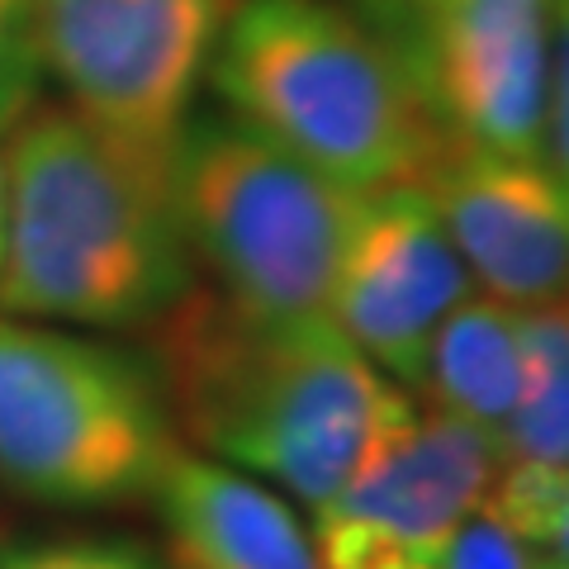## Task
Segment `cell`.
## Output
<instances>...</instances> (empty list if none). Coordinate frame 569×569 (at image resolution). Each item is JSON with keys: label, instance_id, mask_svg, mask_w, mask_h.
<instances>
[{"label": "cell", "instance_id": "obj_1", "mask_svg": "<svg viewBox=\"0 0 569 569\" xmlns=\"http://www.w3.org/2000/svg\"><path fill=\"white\" fill-rule=\"evenodd\" d=\"M157 366L171 418L209 456L276 479L309 508L413 418L403 385H389L328 313L266 318L213 284H190L157 318Z\"/></svg>", "mask_w": 569, "mask_h": 569}, {"label": "cell", "instance_id": "obj_2", "mask_svg": "<svg viewBox=\"0 0 569 569\" xmlns=\"http://www.w3.org/2000/svg\"><path fill=\"white\" fill-rule=\"evenodd\" d=\"M10 133L0 305L77 328L157 323L194 284L171 171L77 110H29Z\"/></svg>", "mask_w": 569, "mask_h": 569}, {"label": "cell", "instance_id": "obj_3", "mask_svg": "<svg viewBox=\"0 0 569 569\" xmlns=\"http://www.w3.org/2000/svg\"><path fill=\"white\" fill-rule=\"evenodd\" d=\"M209 81L238 123L356 194L418 186L447 152L399 52L332 0H242Z\"/></svg>", "mask_w": 569, "mask_h": 569}, {"label": "cell", "instance_id": "obj_4", "mask_svg": "<svg viewBox=\"0 0 569 569\" xmlns=\"http://www.w3.org/2000/svg\"><path fill=\"white\" fill-rule=\"evenodd\" d=\"M171 200L213 290L266 318L328 313L361 200L280 152L233 114L186 119L171 152Z\"/></svg>", "mask_w": 569, "mask_h": 569}, {"label": "cell", "instance_id": "obj_5", "mask_svg": "<svg viewBox=\"0 0 569 569\" xmlns=\"http://www.w3.org/2000/svg\"><path fill=\"white\" fill-rule=\"evenodd\" d=\"M181 451L157 376L91 337L0 323V479L52 508L157 489Z\"/></svg>", "mask_w": 569, "mask_h": 569}, {"label": "cell", "instance_id": "obj_6", "mask_svg": "<svg viewBox=\"0 0 569 569\" xmlns=\"http://www.w3.org/2000/svg\"><path fill=\"white\" fill-rule=\"evenodd\" d=\"M33 20L67 110L114 148L171 171L228 20L223 0H33Z\"/></svg>", "mask_w": 569, "mask_h": 569}, {"label": "cell", "instance_id": "obj_7", "mask_svg": "<svg viewBox=\"0 0 569 569\" xmlns=\"http://www.w3.org/2000/svg\"><path fill=\"white\" fill-rule=\"evenodd\" d=\"M550 6L413 0L399 62L447 148L541 162Z\"/></svg>", "mask_w": 569, "mask_h": 569}, {"label": "cell", "instance_id": "obj_8", "mask_svg": "<svg viewBox=\"0 0 569 569\" xmlns=\"http://www.w3.org/2000/svg\"><path fill=\"white\" fill-rule=\"evenodd\" d=\"M503 451L498 437L447 408L389 432L328 503L313 508L318 569H403L485 508Z\"/></svg>", "mask_w": 569, "mask_h": 569}, {"label": "cell", "instance_id": "obj_9", "mask_svg": "<svg viewBox=\"0 0 569 569\" xmlns=\"http://www.w3.org/2000/svg\"><path fill=\"white\" fill-rule=\"evenodd\" d=\"M466 295L470 266L432 200L418 186L366 194L328 299L347 342L389 380L418 385L427 342Z\"/></svg>", "mask_w": 569, "mask_h": 569}, {"label": "cell", "instance_id": "obj_10", "mask_svg": "<svg viewBox=\"0 0 569 569\" xmlns=\"http://www.w3.org/2000/svg\"><path fill=\"white\" fill-rule=\"evenodd\" d=\"M418 190L485 295L512 309L569 299V186L546 162L447 148Z\"/></svg>", "mask_w": 569, "mask_h": 569}, {"label": "cell", "instance_id": "obj_11", "mask_svg": "<svg viewBox=\"0 0 569 569\" xmlns=\"http://www.w3.org/2000/svg\"><path fill=\"white\" fill-rule=\"evenodd\" d=\"M171 569H318L313 531L280 493L186 447L157 479Z\"/></svg>", "mask_w": 569, "mask_h": 569}, {"label": "cell", "instance_id": "obj_12", "mask_svg": "<svg viewBox=\"0 0 569 569\" xmlns=\"http://www.w3.org/2000/svg\"><path fill=\"white\" fill-rule=\"evenodd\" d=\"M527 385V337L522 309L493 295H466L441 318L427 342L418 389L432 395V408L466 418L498 437L512 418Z\"/></svg>", "mask_w": 569, "mask_h": 569}, {"label": "cell", "instance_id": "obj_13", "mask_svg": "<svg viewBox=\"0 0 569 569\" xmlns=\"http://www.w3.org/2000/svg\"><path fill=\"white\" fill-rule=\"evenodd\" d=\"M527 385L512 418L498 427L503 460L569 466V299L522 309Z\"/></svg>", "mask_w": 569, "mask_h": 569}, {"label": "cell", "instance_id": "obj_14", "mask_svg": "<svg viewBox=\"0 0 569 569\" xmlns=\"http://www.w3.org/2000/svg\"><path fill=\"white\" fill-rule=\"evenodd\" d=\"M485 508L527 546H560L569 522V466L503 460Z\"/></svg>", "mask_w": 569, "mask_h": 569}, {"label": "cell", "instance_id": "obj_15", "mask_svg": "<svg viewBox=\"0 0 569 569\" xmlns=\"http://www.w3.org/2000/svg\"><path fill=\"white\" fill-rule=\"evenodd\" d=\"M43 77L39 20L33 0H0V129H14L33 110V91Z\"/></svg>", "mask_w": 569, "mask_h": 569}, {"label": "cell", "instance_id": "obj_16", "mask_svg": "<svg viewBox=\"0 0 569 569\" xmlns=\"http://www.w3.org/2000/svg\"><path fill=\"white\" fill-rule=\"evenodd\" d=\"M537 565H541L537 550H531L522 537H512L489 508H479L432 550V556H422L403 569H537Z\"/></svg>", "mask_w": 569, "mask_h": 569}, {"label": "cell", "instance_id": "obj_17", "mask_svg": "<svg viewBox=\"0 0 569 569\" xmlns=\"http://www.w3.org/2000/svg\"><path fill=\"white\" fill-rule=\"evenodd\" d=\"M541 162L569 186V0H556V6H550V62H546Z\"/></svg>", "mask_w": 569, "mask_h": 569}, {"label": "cell", "instance_id": "obj_18", "mask_svg": "<svg viewBox=\"0 0 569 569\" xmlns=\"http://www.w3.org/2000/svg\"><path fill=\"white\" fill-rule=\"evenodd\" d=\"M0 569H157L142 550L114 546V541H48L6 550Z\"/></svg>", "mask_w": 569, "mask_h": 569}, {"label": "cell", "instance_id": "obj_19", "mask_svg": "<svg viewBox=\"0 0 569 569\" xmlns=\"http://www.w3.org/2000/svg\"><path fill=\"white\" fill-rule=\"evenodd\" d=\"M0 252H6V162H0Z\"/></svg>", "mask_w": 569, "mask_h": 569}, {"label": "cell", "instance_id": "obj_20", "mask_svg": "<svg viewBox=\"0 0 569 569\" xmlns=\"http://www.w3.org/2000/svg\"><path fill=\"white\" fill-rule=\"evenodd\" d=\"M556 556H569V522H565V537H560V546H556Z\"/></svg>", "mask_w": 569, "mask_h": 569}, {"label": "cell", "instance_id": "obj_21", "mask_svg": "<svg viewBox=\"0 0 569 569\" xmlns=\"http://www.w3.org/2000/svg\"><path fill=\"white\" fill-rule=\"evenodd\" d=\"M537 569H565V565H560L556 556H550V560H546V565H537Z\"/></svg>", "mask_w": 569, "mask_h": 569}, {"label": "cell", "instance_id": "obj_22", "mask_svg": "<svg viewBox=\"0 0 569 569\" xmlns=\"http://www.w3.org/2000/svg\"><path fill=\"white\" fill-rule=\"evenodd\" d=\"M556 560H560V565H565V569H569V556H556Z\"/></svg>", "mask_w": 569, "mask_h": 569}]
</instances>
